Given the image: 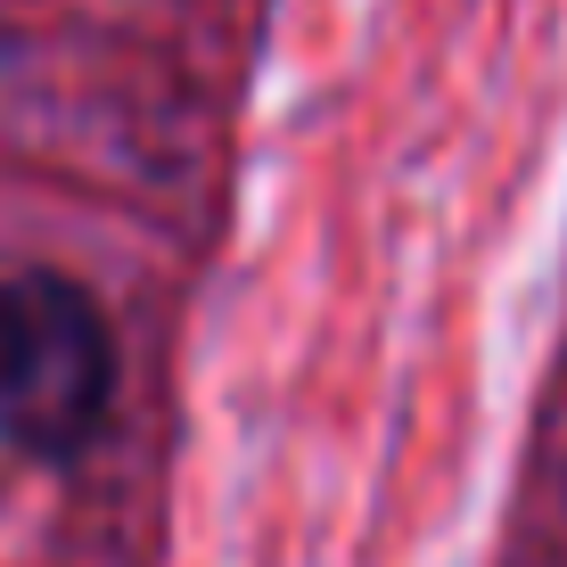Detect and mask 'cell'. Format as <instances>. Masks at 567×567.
Instances as JSON below:
<instances>
[{"mask_svg": "<svg viewBox=\"0 0 567 567\" xmlns=\"http://www.w3.org/2000/svg\"><path fill=\"white\" fill-rule=\"evenodd\" d=\"M141 305L66 256H0V461L9 477L91 485L132 453L156 395Z\"/></svg>", "mask_w": 567, "mask_h": 567, "instance_id": "cell-1", "label": "cell"}, {"mask_svg": "<svg viewBox=\"0 0 567 567\" xmlns=\"http://www.w3.org/2000/svg\"><path fill=\"white\" fill-rule=\"evenodd\" d=\"M91 9H165V17H206V25H223L230 0H91Z\"/></svg>", "mask_w": 567, "mask_h": 567, "instance_id": "cell-2", "label": "cell"}, {"mask_svg": "<svg viewBox=\"0 0 567 567\" xmlns=\"http://www.w3.org/2000/svg\"><path fill=\"white\" fill-rule=\"evenodd\" d=\"M559 567H567V559H559Z\"/></svg>", "mask_w": 567, "mask_h": 567, "instance_id": "cell-3", "label": "cell"}]
</instances>
